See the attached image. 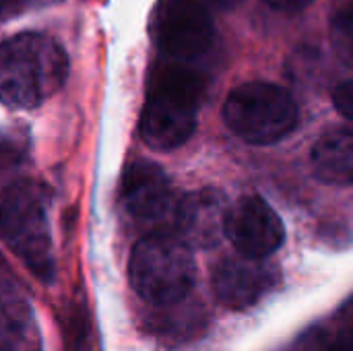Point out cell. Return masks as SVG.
<instances>
[{
  "label": "cell",
  "instance_id": "2e32d148",
  "mask_svg": "<svg viewBox=\"0 0 353 351\" xmlns=\"http://www.w3.org/2000/svg\"><path fill=\"white\" fill-rule=\"evenodd\" d=\"M267 2L271 8L275 10H283V12H298L306 6H310L314 0H263Z\"/></svg>",
  "mask_w": 353,
  "mask_h": 351
},
{
  "label": "cell",
  "instance_id": "5b68a950",
  "mask_svg": "<svg viewBox=\"0 0 353 351\" xmlns=\"http://www.w3.org/2000/svg\"><path fill=\"white\" fill-rule=\"evenodd\" d=\"M2 238L39 281L54 279L50 228L39 188L33 182L17 180L4 188Z\"/></svg>",
  "mask_w": 353,
  "mask_h": 351
},
{
  "label": "cell",
  "instance_id": "8fae6325",
  "mask_svg": "<svg viewBox=\"0 0 353 351\" xmlns=\"http://www.w3.org/2000/svg\"><path fill=\"white\" fill-rule=\"evenodd\" d=\"M314 174L337 186H353V130L333 128L312 147Z\"/></svg>",
  "mask_w": 353,
  "mask_h": 351
},
{
  "label": "cell",
  "instance_id": "7c38bea8",
  "mask_svg": "<svg viewBox=\"0 0 353 351\" xmlns=\"http://www.w3.org/2000/svg\"><path fill=\"white\" fill-rule=\"evenodd\" d=\"M2 351H41L29 304L4 281L2 294Z\"/></svg>",
  "mask_w": 353,
  "mask_h": 351
},
{
  "label": "cell",
  "instance_id": "3957f363",
  "mask_svg": "<svg viewBox=\"0 0 353 351\" xmlns=\"http://www.w3.org/2000/svg\"><path fill=\"white\" fill-rule=\"evenodd\" d=\"M128 275L139 298L155 308L184 302L196 277L190 244L174 234H147L130 252Z\"/></svg>",
  "mask_w": 353,
  "mask_h": 351
},
{
  "label": "cell",
  "instance_id": "30bf717a",
  "mask_svg": "<svg viewBox=\"0 0 353 351\" xmlns=\"http://www.w3.org/2000/svg\"><path fill=\"white\" fill-rule=\"evenodd\" d=\"M223 194L213 188H201L180 197L174 236L192 246H213L225 234Z\"/></svg>",
  "mask_w": 353,
  "mask_h": 351
},
{
  "label": "cell",
  "instance_id": "4fadbf2b",
  "mask_svg": "<svg viewBox=\"0 0 353 351\" xmlns=\"http://www.w3.org/2000/svg\"><path fill=\"white\" fill-rule=\"evenodd\" d=\"M296 351H353V337L337 327H310L296 341Z\"/></svg>",
  "mask_w": 353,
  "mask_h": 351
},
{
  "label": "cell",
  "instance_id": "6da1fadb",
  "mask_svg": "<svg viewBox=\"0 0 353 351\" xmlns=\"http://www.w3.org/2000/svg\"><path fill=\"white\" fill-rule=\"evenodd\" d=\"M192 64L168 58L165 64L151 70L139 128L143 141L153 149L172 151L184 145L196 128L207 77Z\"/></svg>",
  "mask_w": 353,
  "mask_h": 351
},
{
  "label": "cell",
  "instance_id": "7a4b0ae2",
  "mask_svg": "<svg viewBox=\"0 0 353 351\" xmlns=\"http://www.w3.org/2000/svg\"><path fill=\"white\" fill-rule=\"evenodd\" d=\"M66 74V52L50 35L25 31L2 43L0 93L10 108L31 110L43 103L64 85Z\"/></svg>",
  "mask_w": 353,
  "mask_h": 351
},
{
  "label": "cell",
  "instance_id": "ac0fdd59",
  "mask_svg": "<svg viewBox=\"0 0 353 351\" xmlns=\"http://www.w3.org/2000/svg\"><path fill=\"white\" fill-rule=\"evenodd\" d=\"M201 4H205L207 8H215V10H232L236 8L242 0H199Z\"/></svg>",
  "mask_w": 353,
  "mask_h": 351
},
{
  "label": "cell",
  "instance_id": "8992f818",
  "mask_svg": "<svg viewBox=\"0 0 353 351\" xmlns=\"http://www.w3.org/2000/svg\"><path fill=\"white\" fill-rule=\"evenodd\" d=\"M149 33L165 58L182 62H196L215 39L207 6L199 0H157L149 19Z\"/></svg>",
  "mask_w": 353,
  "mask_h": 351
},
{
  "label": "cell",
  "instance_id": "52a82bcc",
  "mask_svg": "<svg viewBox=\"0 0 353 351\" xmlns=\"http://www.w3.org/2000/svg\"><path fill=\"white\" fill-rule=\"evenodd\" d=\"M124 213L147 234H174L180 197H176L163 170L149 161H134L126 168L120 184Z\"/></svg>",
  "mask_w": 353,
  "mask_h": 351
},
{
  "label": "cell",
  "instance_id": "9a60e30c",
  "mask_svg": "<svg viewBox=\"0 0 353 351\" xmlns=\"http://www.w3.org/2000/svg\"><path fill=\"white\" fill-rule=\"evenodd\" d=\"M333 103H335V108L345 118L353 120V81L341 83V85L335 87V91H333Z\"/></svg>",
  "mask_w": 353,
  "mask_h": 351
},
{
  "label": "cell",
  "instance_id": "e0dca14e",
  "mask_svg": "<svg viewBox=\"0 0 353 351\" xmlns=\"http://www.w3.org/2000/svg\"><path fill=\"white\" fill-rule=\"evenodd\" d=\"M337 321H339V327L345 329V331L353 337V298L343 304V308H341L339 314H337Z\"/></svg>",
  "mask_w": 353,
  "mask_h": 351
},
{
  "label": "cell",
  "instance_id": "ba28073f",
  "mask_svg": "<svg viewBox=\"0 0 353 351\" xmlns=\"http://www.w3.org/2000/svg\"><path fill=\"white\" fill-rule=\"evenodd\" d=\"M225 236L240 254L267 259L281 248L285 228L267 201L256 194H246L228 207Z\"/></svg>",
  "mask_w": 353,
  "mask_h": 351
},
{
  "label": "cell",
  "instance_id": "277c9868",
  "mask_svg": "<svg viewBox=\"0 0 353 351\" xmlns=\"http://www.w3.org/2000/svg\"><path fill=\"white\" fill-rule=\"evenodd\" d=\"M223 122L252 145H271L285 139L300 122L296 99L273 83H244L223 103Z\"/></svg>",
  "mask_w": 353,
  "mask_h": 351
},
{
  "label": "cell",
  "instance_id": "9c48e42d",
  "mask_svg": "<svg viewBox=\"0 0 353 351\" xmlns=\"http://www.w3.org/2000/svg\"><path fill=\"white\" fill-rule=\"evenodd\" d=\"M279 283V273L265 259L228 257L219 261L211 275V288L228 310H248L265 300Z\"/></svg>",
  "mask_w": 353,
  "mask_h": 351
},
{
  "label": "cell",
  "instance_id": "5bb4252c",
  "mask_svg": "<svg viewBox=\"0 0 353 351\" xmlns=\"http://www.w3.org/2000/svg\"><path fill=\"white\" fill-rule=\"evenodd\" d=\"M333 48L343 62L353 66V2L343 6L331 23Z\"/></svg>",
  "mask_w": 353,
  "mask_h": 351
}]
</instances>
